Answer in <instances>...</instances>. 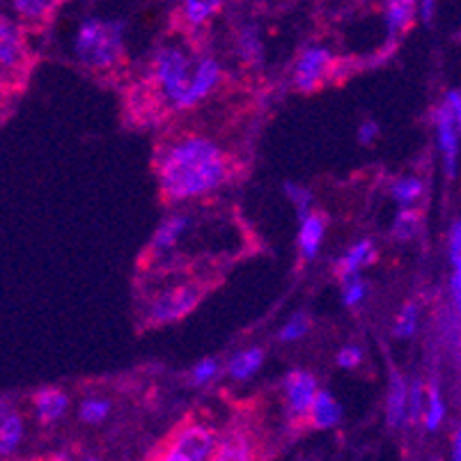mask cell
Returning a JSON list of instances; mask_svg holds the SVG:
<instances>
[{
    "mask_svg": "<svg viewBox=\"0 0 461 461\" xmlns=\"http://www.w3.org/2000/svg\"><path fill=\"white\" fill-rule=\"evenodd\" d=\"M338 366L345 367V370H354V367L360 366V360H363V349L356 345H347L338 351Z\"/></svg>",
    "mask_w": 461,
    "mask_h": 461,
    "instance_id": "e575fe53",
    "label": "cell"
},
{
    "mask_svg": "<svg viewBox=\"0 0 461 461\" xmlns=\"http://www.w3.org/2000/svg\"><path fill=\"white\" fill-rule=\"evenodd\" d=\"M32 404H35V413L41 425H51V422H58L65 416L69 400L58 388H40L32 397Z\"/></svg>",
    "mask_w": 461,
    "mask_h": 461,
    "instance_id": "4fadbf2b",
    "label": "cell"
},
{
    "mask_svg": "<svg viewBox=\"0 0 461 461\" xmlns=\"http://www.w3.org/2000/svg\"><path fill=\"white\" fill-rule=\"evenodd\" d=\"M420 212L416 207H402L395 223H393V237L400 239V241H411L420 230Z\"/></svg>",
    "mask_w": 461,
    "mask_h": 461,
    "instance_id": "d4e9b609",
    "label": "cell"
},
{
    "mask_svg": "<svg viewBox=\"0 0 461 461\" xmlns=\"http://www.w3.org/2000/svg\"><path fill=\"white\" fill-rule=\"evenodd\" d=\"M308 416L312 418V425L317 429H333L342 420V406L333 400L329 391H317L308 409Z\"/></svg>",
    "mask_w": 461,
    "mask_h": 461,
    "instance_id": "9a60e30c",
    "label": "cell"
},
{
    "mask_svg": "<svg viewBox=\"0 0 461 461\" xmlns=\"http://www.w3.org/2000/svg\"><path fill=\"white\" fill-rule=\"evenodd\" d=\"M326 234V218L317 212H310L301 218L299 228V250L303 259H314Z\"/></svg>",
    "mask_w": 461,
    "mask_h": 461,
    "instance_id": "8fae6325",
    "label": "cell"
},
{
    "mask_svg": "<svg viewBox=\"0 0 461 461\" xmlns=\"http://www.w3.org/2000/svg\"><path fill=\"white\" fill-rule=\"evenodd\" d=\"M406 393H409V385H406L404 376L400 372H393L388 402H385V418H388V425L393 429H402L409 422V416H406Z\"/></svg>",
    "mask_w": 461,
    "mask_h": 461,
    "instance_id": "5bb4252c",
    "label": "cell"
},
{
    "mask_svg": "<svg viewBox=\"0 0 461 461\" xmlns=\"http://www.w3.org/2000/svg\"><path fill=\"white\" fill-rule=\"evenodd\" d=\"M391 193L393 198L400 203V207H416V203L422 198V193H425V184L418 177H402L393 184Z\"/></svg>",
    "mask_w": 461,
    "mask_h": 461,
    "instance_id": "603a6c76",
    "label": "cell"
},
{
    "mask_svg": "<svg viewBox=\"0 0 461 461\" xmlns=\"http://www.w3.org/2000/svg\"><path fill=\"white\" fill-rule=\"evenodd\" d=\"M223 0H184V16L191 26H203L221 10Z\"/></svg>",
    "mask_w": 461,
    "mask_h": 461,
    "instance_id": "cb8c5ba5",
    "label": "cell"
},
{
    "mask_svg": "<svg viewBox=\"0 0 461 461\" xmlns=\"http://www.w3.org/2000/svg\"><path fill=\"white\" fill-rule=\"evenodd\" d=\"M264 363V351L259 347H250V349L239 351L230 358L228 363V375L237 381H249L255 372L262 367Z\"/></svg>",
    "mask_w": 461,
    "mask_h": 461,
    "instance_id": "d6986e66",
    "label": "cell"
},
{
    "mask_svg": "<svg viewBox=\"0 0 461 461\" xmlns=\"http://www.w3.org/2000/svg\"><path fill=\"white\" fill-rule=\"evenodd\" d=\"M221 77H223V71H221V65L213 58H203L200 62H195L191 86H188L186 95H184L182 104H179V111L193 108L195 104L203 102L204 96L212 95L218 83H221Z\"/></svg>",
    "mask_w": 461,
    "mask_h": 461,
    "instance_id": "9c48e42d",
    "label": "cell"
},
{
    "mask_svg": "<svg viewBox=\"0 0 461 461\" xmlns=\"http://www.w3.org/2000/svg\"><path fill=\"white\" fill-rule=\"evenodd\" d=\"M317 391H320L317 379L310 372L294 370L285 379V395H287V404L294 416H308V409Z\"/></svg>",
    "mask_w": 461,
    "mask_h": 461,
    "instance_id": "30bf717a",
    "label": "cell"
},
{
    "mask_svg": "<svg viewBox=\"0 0 461 461\" xmlns=\"http://www.w3.org/2000/svg\"><path fill=\"white\" fill-rule=\"evenodd\" d=\"M450 294H452V305H455V310H459V305H461V269H452Z\"/></svg>",
    "mask_w": 461,
    "mask_h": 461,
    "instance_id": "8d00e7d4",
    "label": "cell"
},
{
    "mask_svg": "<svg viewBox=\"0 0 461 461\" xmlns=\"http://www.w3.org/2000/svg\"><path fill=\"white\" fill-rule=\"evenodd\" d=\"M228 179V158L216 142L191 136L175 142L158 161V186L167 200H191L216 191Z\"/></svg>",
    "mask_w": 461,
    "mask_h": 461,
    "instance_id": "6da1fadb",
    "label": "cell"
},
{
    "mask_svg": "<svg viewBox=\"0 0 461 461\" xmlns=\"http://www.w3.org/2000/svg\"><path fill=\"white\" fill-rule=\"evenodd\" d=\"M216 450V438L203 425H191L179 431L170 450L163 455L167 461H204L212 459Z\"/></svg>",
    "mask_w": 461,
    "mask_h": 461,
    "instance_id": "8992f818",
    "label": "cell"
},
{
    "mask_svg": "<svg viewBox=\"0 0 461 461\" xmlns=\"http://www.w3.org/2000/svg\"><path fill=\"white\" fill-rule=\"evenodd\" d=\"M77 58L90 69H108L124 53V23L111 19H86L74 41Z\"/></svg>",
    "mask_w": 461,
    "mask_h": 461,
    "instance_id": "7a4b0ae2",
    "label": "cell"
},
{
    "mask_svg": "<svg viewBox=\"0 0 461 461\" xmlns=\"http://www.w3.org/2000/svg\"><path fill=\"white\" fill-rule=\"evenodd\" d=\"M367 292H370V287H367L366 280L360 278V274L342 278V301H345L347 308H358L367 299Z\"/></svg>",
    "mask_w": 461,
    "mask_h": 461,
    "instance_id": "f1b7e54d",
    "label": "cell"
},
{
    "mask_svg": "<svg viewBox=\"0 0 461 461\" xmlns=\"http://www.w3.org/2000/svg\"><path fill=\"white\" fill-rule=\"evenodd\" d=\"M237 51L246 65H259L264 60L262 37H259V32L253 26L241 31V35L237 40Z\"/></svg>",
    "mask_w": 461,
    "mask_h": 461,
    "instance_id": "7402d4cb",
    "label": "cell"
},
{
    "mask_svg": "<svg viewBox=\"0 0 461 461\" xmlns=\"http://www.w3.org/2000/svg\"><path fill=\"white\" fill-rule=\"evenodd\" d=\"M436 142L446 161V175L456 177L459 170V127H461V95L459 90H450L441 106L434 111Z\"/></svg>",
    "mask_w": 461,
    "mask_h": 461,
    "instance_id": "277c9868",
    "label": "cell"
},
{
    "mask_svg": "<svg viewBox=\"0 0 461 461\" xmlns=\"http://www.w3.org/2000/svg\"><path fill=\"white\" fill-rule=\"evenodd\" d=\"M285 193H287V198L294 203L299 218H303L305 213L312 212V193H310L308 188L301 186V184L287 182L285 184Z\"/></svg>",
    "mask_w": 461,
    "mask_h": 461,
    "instance_id": "1f68e13d",
    "label": "cell"
},
{
    "mask_svg": "<svg viewBox=\"0 0 461 461\" xmlns=\"http://www.w3.org/2000/svg\"><path fill=\"white\" fill-rule=\"evenodd\" d=\"M379 133H381L379 124H376L375 120H366V122L358 127V140L363 142V145H370V142H375L376 138H379Z\"/></svg>",
    "mask_w": 461,
    "mask_h": 461,
    "instance_id": "d590c367",
    "label": "cell"
},
{
    "mask_svg": "<svg viewBox=\"0 0 461 461\" xmlns=\"http://www.w3.org/2000/svg\"><path fill=\"white\" fill-rule=\"evenodd\" d=\"M422 406H425V384L416 379L409 385V393H406V416H409V422L420 420Z\"/></svg>",
    "mask_w": 461,
    "mask_h": 461,
    "instance_id": "f546056e",
    "label": "cell"
},
{
    "mask_svg": "<svg viewBox=\"0 0 461 461\" xmlns=\"http://www.w3.org/2000/svg\"><path fill=\"white\" fill-rule=\"evenodd\" d=\"M12 411H14V409H12V402L7 400L5 395H0V420H3V418L10 416Z\"/></svg>",
    "mask_w": 461,
    "mask_h": 461,
    "instance_id": "f35d334b",
    "label": "cell"
},
{
    "mask_svg": "<svg viewBox=\"0 0 461 461\" xmlns=\"http://www.w3.org/2000/svg\"><path fill=\"white\" fill-rule=\"evenodd\" d=\"M310 330V320H308V314L303 312H296L292 320L287 321V324L280 329L278 333V339L280 342H296V339L303 338L305 333Z\"/></svg>",
    "mask_w": 461,
    "mask_h": 461,
    "instance_id": "4dcf8cb0",
    "label": "cell"
},
{
    "mask_svg": "<svg viewBox=\"0 0 461 461\" xmlns=\"http://www.w3.org/2000/svg\"><path fill=\"white\" fill-rule=\"evenodd\" d=\"M447 259H450L452 269H461V225L455 221L447 234Z\"/></svg>",
    "mask_w": 461,
    "mask_h": 461,
    "instance_id": "836d02e7",
    "label": "cell"
},
{
    "mask_svg": "<svg viewBox=\"0 0 461 461\" xmlns=\"http://www.w3.org/2000/svg\"><path fill=\"white\" fill-rule=\"evenodd\" d=\"M375 259H376L375 244H372L370 239H363V241H358V244L351 246V249L347 250V253L342 255V259L338 262L339 278L360 274V271L366 269V267H370Z\"/></svg>",
    "mask_w": 461,
    "mask_h": 461,
    "instance_id": "2e32d148",
    "label": "cell"
},
{
    "mask_svg": "<svg viewBox=\"0 0 461 461\" xmlns=\"http://www.w3.org/2000/svg\"><path fill=\"white\" fill-rule=\"evenodd\" d=\"M200 299H203V292L198 289V285H182V287L167 289L149 305V321L152 324L179 321L200 303Z\"/></svg>",
    "mask_w": 461,
    "mask_h": 461,
    "instance_id": "5b68a950",
    "label": "cell"
},
{
    "mask_svg": "<svg viewBox=\"0 0 461 461\" xmlns=\"http://www.w3.org/2000/svg\"><path fill=\"white\" fill-rule=\"evenodd\" d=\"M111 413V402L104 400V397H87L78 406V418L87 425H99L104 422Z\"/></svg>",
    "mask_w": 461,
    "mask_h": 461,
    "instance_id": "83f0119b",
    "label": "cell"
},
{
    "mask_svg": "<svg viewBox=\"0 0 461 461\" xmlns=\"http://www.w3.org/2000/svg\"><path fill=\"white\" fill-rule=\"evenodd\" d=\"M250 443L246 441L244 434H230L225 436L223 441L216 443V450H213V459L218 461H246L250 459Z\"/></svg>",
    "mask_w": 461,
    "mask_h": 461,
    "instance_id": "44dd1931",
    "label": "cell"
},
{
    "mask_svg": "<svg viewBox=\"0 0 461 461\" xmlns=\"http://www.w3.org/2000/svg\"><path fill=\"white\" fill-rule=\"evenodd\" d=\"M434 10H436V0H420V16L425 23H429L434 19Z\"/></svg>",
    "mask_w": 461,
    "mask_h": 461,
    "instance_id": "74e56055",
    "label": "cell"
},
{
    "mask_svg": "<svg viewBox=\"0 0 461 461\" xmlns=\"http://www.w3.org/2000/svg\"><path fill=\"white\" fill-rule=\"evenodd\" d=\"M452 459L455 461H459L461 459V436H459V431H456L455 434V443H452Z\"/></svg>",
    "mask_w": 461,
    "mask_h": 461,
    "instance_id": "ab89813d",
    "label": "cell"
},
{
    "mask_svg": "<svg viewBox=\"0 0 461 461\" xmlns=\"http://www.w3.org/2000/svg\"><path fill=\"white\" fill-rule=\"evenodd\" d=\"M28 58L23 31L10 16L0 14V77H12L23 69Z\"/></svg>",
    "mask_w": 461,
    "mask_h": 461,
    "instance_id": "52a82bcc",
    "label": "cell"
},
{
    "mask_svg": "<svg viewBox=\"0 0 461 461\" xmlns=\"http://www.w3.org/2000/svg\"><path fill=\"white\" fill-rule=\"evenodd\" d=\"M418 324H420V308L416 303H406L397 314L395 326H393V335L397 339H409L418 333Z\"/></svg>",
    "mask_w": 461,
    "mask_h": 461,
    "instance_id": "484cf974",
    "label": "cell"
},
{
    "mask_svg": "<svg viewBox=\"0 0 461 461\" xmlns=\"http://www.w3.org/2000/svg\"><path fill=\"white\" fill-rule=\"evenodd\" d=\"M23 434H26V422L16 411H12L10 416L0 420V456L14 455L23 441Z\"/></svg>",
    "mask_w": 461,
    "mask_h": 461,
    "instance_id": "ac0fdd59",
    "label": "cell"
},
{
    "mask_svg": "<svg viewBox=\"0 0 461 461\" xmlns=\"http://www.w3.org/2000/svg\"><path fill=\"white\" fill-rule=\"evenodd\" d=\"M416 19V0H385V23L391 35L404 32Z\"/></svg>",
    "mask_w": 461,
    "mask_h": 461,
    "instance_id": "ffe728a7",
    "label": "cell"
},
{
    "mask_svg": "<svg viewBox=\"0 0 461 461\" xmlns=\"http://www.w3.org/2000/svg\"><path fill=\"white\" fill-rule=\"evenodd\" d=\"M195 62L191 60L186 51H182L179 46H163L158 49L152 62L154 83H157L158 92L166 99V104L179 111L184 95H186L188 86H191L193 71H195Z\"/></svg>",
    "mask_w": 461,
    "mask_h": 461,
    "instance_id": "3957f363",
    "label": "cell"
},
{
    "mask_svg": "<svg viewBox=\"0 0 461 461\" xmlns=\"http://www.w3.org/2000/svg\"><path fill=\"white\" fill-rule=\"evenodd\" d=\"M218 370H221V366H218L216 358L200 360L198 366L193 367V372H191V384L193 385L212 384V381L218 376Z\"/></svg>",
    "mask_w": 461,
    "mask_h": 461,
    "instance_id": "d6a6232c",
    "label": "cell"
},
{
    "mask_svg": "<svg viewBox=\"0 0 461 461\" xmlns=\"http://www.w3.org/2000/svg\"><path fill=\"white\" fill-rule=\"evenodd\" d=\"M16 14L26 21H41L51 14L56 0H12Z\"/></svg>",
    "mask_w": 461,
    "mask_h": 461,
    "instance_id": "4316f807",
    "label": "cell"
},
{
    "mask_svg": "<svg viewBox=\"0 0 461 461\" xmlns=\"http://www.w3.org/2000/svg\"><path fill=\"white\" fill-rule=\"evenodd\" d=\"M333 56L324 46H312L308 51L301 53L299 62L294 67V83L299 90L312 92L321 86L324 74L329 71Z\"/></svg>",
    "mask_w": 461,
    "mask_h": 461,
    "instance_id": "ba28073f",
    "label": "cell"
},
{
    "mask_svg": "<svg viewBox=\"0 0 461 461\" xmlns=\"http://www.w3.org/2000/svg\"><path fill=\"white\" fill-rule=\"evenodd\" d=\"M191 228V216L186 213H173L170 218H166L161 225H158L157 234L152 239V250L154 253H167V250H173L175 246L182 241L184 234L188 232Z\"/></svg>",
    "mask_w": 461,
    "mask_h": 461,
    "instance_id": "7c38bea8",
    "label": "cell"
},
{
    "mask_svg": "<svg viewBox=\"0 0 461 461\" xmlns=\"http://www.w3.org/2000/svg\"><path fill=\"white\" fill-rule=\"evenodd\" d=\"M446 400H443L441 395V385L436 384H429L425 388V406H422V418L420 420L425 422V429L427 431H436L438 427L443 425V420H446Z\"/></svg>",
    "mask_w": 461,
    "mask_h": 461,
    "instance_id": "e0dca14e",
    "label": "cell"
}]
</instances>
